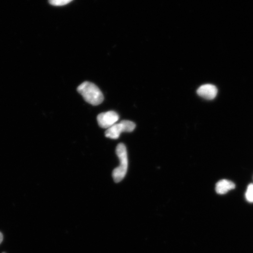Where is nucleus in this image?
Wrapping results in <instances>:
<instances>
[{
	"mask_svg": "<svg viewBox=\"0 0 253 253\" xmlns=\"http://www.w3.org/2000/svg\"><path fill=\"white\" fill-rule=\"evenodd\" d=\"M73 0H49L50 4L53 6H63L69 4Z\"/></svg>",
	"mask_w": 253,
	"mask_h": 253,
	"instance_id": "0eeeda50",
	"label": "nucleus"
},
{
	"mask_svg": "<svg viewBox=\"0 0 253 253\" xmlns=\"http://www.w3.org/2000/svg\"><path fill=\"white\" fill-rule=\"evenodd\" d=\"M197 93L205 99L213 100L217 96V88L213 84H206L198 88Z\"/></svg>",
	"mask_w": 253,
	"mask_h": 253,
	"instance_id": "39448f33",
	"label": "nucleus"
},
{
	"mask_svg": "<svg viewBox=\"0 0 253 253\" xmlns=\"http://www.w3.org/2000/svg\"><path fill=\"white\" fill-rule=\"evenodd\" d=\"M116 154L119 158L120 165L113 170L112 176L116 183L122 181L126 175L128 169V156L126 145L120 143L116 147Z\"/></svg>",
	"mask_w": 253,
	"mask_h": 253,
	"instance_id": "f03ea898",
	"label": "nucleus"
},
{
	"mask_svg": "<svg viewBox=\"0 0 253 253\" xmlns=\"http://www.w3.org/2000/svg\"><path fill=\"white\" fill-rule=\"evenodd\" d=\"M2 240H3V235H2V234L1 232H0V244H1V243H2Z\"/></svg>",
	"mask_w": 253,
	"mask_h": 253,
	"instance_id": "1a4fd4ad",
	"label": "nucleus"
},
{
	"mask_svg": "<svg viewBox=\"0 0 253 253\" xmlns=\"http://www.w3.org/2000/svg\"><path fill=\"white\" fill-rule=\"evenodd\" d=\"M98 125L100 127L107 128L115 125L119 120L118 113L113 111L99 114L97 116Z\"/></svg>",
	"mask_w": 253,
	"mask_h": 253,
	"instance_id": "20e7f679",
	"label": "nucleus"
},
{
	"mask_svg": "<svg viewBox=\"0 0 253 253\" xmlns=\"http://www.w3.org/2000/svg\"><path fill=\"white\" fill-rule=\"evenodd\" d=\"M246 198L247 201L249 202H253V184L251 183L247 189Z\"/></svg>",
	"mask_w": 253,
	"mask_h": 253,
	"instance_id": "6e6552de",
	"label": "nucleus"
},
{
	"mask_svg": "<svg viewBox=\"0 0 253 253\" xmlns=\"http://www.w3.org/2000/svg\"></svg>",
	"mask_w": 253,
	"mask_h": 253,
	"instance_id": "9d476101",
	"label": "nucleus"
},
{
	"mask_svg": "<svg viewBox=\"0 0 253 253\" xmlns=\"http://www.w3.org/2000/svg\"><path fill=\"white\" fill-rule=\"evenodd\" d=\"M77 90L86 102L93 106L99 105L103 102V94L96 84L89 82H84L79 85Z\"/></svg>",
	"mask_w": 253,
	"mask_h": 253,
	"instance_id": "f257e3e1",
	"label": "nucleus"
},
{
	"mask_svg": "<svg viewBox=\"0 0 253 253\" xmlns=\"http://www.w3.org/2000/svg\"><path fill=\"white\" fill-rule=\"evenodd\" d=\"M135 126V123L132 122L123 120L107 129L105 132V136L107 138L116 140L119 138L120 134L123 132H130L133 131Z\"/></svg>",
	"mask_w": 253,
	"mask_h": 253,
	"instance_id": "7ed1b4c3",
	"label": "nucleus"
},
{
	"mask_svg": "<svg viewBox=\"0 0 253 253\" xmlns=\"http://www.w3.org/2000/svg\"><path fill=\"white\" fill-rule=\"evenodd\" d=\"M235 188V185L229 180L223 179L217 183L216 191L217 194L223 195L226 194L230 190Z\"/></svg>",
	"mask_w": 253,
	"mask_h": 253,
	"instance_id": "423d86ee",
	"label": "nucleus"
}]
</instances>
